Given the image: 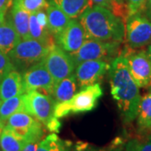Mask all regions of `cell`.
Returning a JSON list of instances; mask_svg holds the SVG:
<instances>
[{
	"label": "cell",
	"mask_w": 151,
	"mask_h": 151,
	"mask_svg": "<svg viewBox=\"0 0 151 151\" xmlns=\"http://www.w3.org/2000/svg\"><path fill=\"white\" fill-rule=\"evenodd\" d=\"M111 94L116 101L124 124L132 123L137 117L141 96L139 86L130 74L123 55L112 60L109 69Z\"/></svg>",
	"instance_id": "6da1fadb"
},
{
	"label": "cell",
	"mask_w": 151,
	"mask_h": 151,
	"mask_svg": "<svg viewBox=\"0 0 151 151\" xmlns=\"http://www.w3.org/2000/svg\"><path fill=\"white\" fill-rule=\"evenodd\" d=\"M86 38L103 41L121 42L125 35L124 20L105 7H87L79 16Z\"/></svg>",
	"instance_id": "7a4b0ae2"
},
{
	"label": "cell",
	"mask_w": 151,
	"mask_h": 151,
	"mask_svg": "<svg viewBox=\"0 0 151 151\" xmlns=\"http://www.w3.org/2000/svg\"><path fill=\"white\" fill-rule=\"evenodd\" d=\"M55 45V44H54ZM53 45L42 43L34 39L21 40L9 53L14 66L29 68L34 64L42 60Z\"/></svg>",
	"instance_id": "3957f363"
},
{
	"label": "cell",
	"mask_w": 151,
	"mask_h": 151,
	"mask_svg": "<svg viewBox=\"0 0 151 151\" xmlns=\"http://www.w3.org/2000/svg\"><path fill=\"white\" fill-rule=\"evenodd\" d=\"M120 43L86 38L80 48L69 54L76 65L82 61L92 60H103L107 61L117 54Z\"/></svg>",
	"instance_id": "277c9868"
},
{
	"label": "cell",
	"mask_w": 151,
	"mask_h": 151,
	"mask_svg": "<svg viewBox=\"0 0 151 151\" xmlns=\"http://www.w3.org/2000/svg\"><path fill=\"white\" fill-rule=\"evenodd\" d=\"M4 127L27 144L38 143L44 135L41 123L25 112H19L11 115L7 119Z\"/></svg>",
	"instance_id": "5b68a950"
},
{
	"label": "cell",
	"mask_w": 151,
	"mask_h": 151,
	"mask_svg": "<svg viewBox=\"0 0 151 151\" xmlns=\"http://www.w3.org/2000/svg\"><path fill=\"white\" fill-rule=\"evenodd\" d=\"M43 62L54 81V86L71 75L76 65L70 54L55 44L44 58Z\"/></svg>",
	"instance_id": "8992f818"
},
{
	"label": "cell",
	"mask_w": 151,
	"mask_h": 151,
	"mask_svg": "<svg viewBox=\"0 0 151 151\" xmlns=\"http://www.w3.org/2000/svg\"><path fill=\"white\" fill-rule=\"evenodd\" d=\"M125 34L130 49L141 48L151 42V21L138 12L128 17Z\"/></svg>",
	"instance_id": "52a82bcc"
},
{
	"label": "cell",
	"mask_w": 151,
	"mask_h": 151,
	"mask_svg": "<svg viewBox=\"0 0 151 151\" xmlns=\"http://www.w3.org/2000/svg\"><path fill=\"white\" fill-rule=\"evenodd\" d=\"M22 76L25 92L33 90L43 91L45 94L52 97L54 81L43 60L29 66Z\"/></svg>",
	"instance_id": "ba28073f"
},
{
	"label": "cell",
	"mask_w": 151,
	"mask_h": 151,
	"mask_svg": "<svg viewBox=\"0 0 151 151\" xmlns=\"http://www.w3.org/2000/svg\"><path fill=\"white\" fill-rule=\"evenodd\" d=\"M24 96L26 113L46 125L54 117L55 103L53 97L36 90L25 92Z\"/></svg>",
	"instance_id": "9c48e42d"
},
{
	"label": "cell",
	"mask_w": 151,
	"mask_h": 151,
	"mask_svg": "<svg viewBox=\"0 0 151 151\" xmlns=\"http://www.w3.org/2000/svg\"><path fill=\"white\" fill-rule=\"evenodd\" d=\"M122 55L127 60L129 70L133 79L139 87L151 85V60L146 51H126Z\"/></svg>",
	"instance_id": "30bf717a"
},
{
	"label": "cell",
	"mask_w": 151,
	"mask_h": 151,
	"mask_svg": "<svg viewBox=\"0 0 151 151\" xmlns=\"http://www.w3.org/2000/svg\"><path fill=\"white\" fill-rule=\"evenodd\" d=\"M110 69V64L103 60H86L76 65L75 75L80 89L99 83Z\"/></svg>",
	"instance_id": "8fae6325"
},
{
	"label": "cell",
	"mask_w": 151,
	"mask_h": 151,
	"mask_svg": "<svg viewBox=\"0 0 151 151\" xmlns=\"http://www.w3.org/2000/svg\"><path fill=\"white\" fill-rule=\"evenodd\" d=\"M103 92L100 83H96L81 89L69 101H66L70 113H86L97 107L99 98Z\"/></svg>",
	"instance_id": "7c38bea8"
},
{
	"label": "cell",
	"mask_w": 151,
	"mask_h": 151,
	"mask_svg": "<svg viewBox=\"0 0 151 151\" xmlns=\"http://www.w3.org/2000/svg\"><path fill=\"white\" fill-rule=\"evenodd\" d=\"M55 41L65 51L70 53L77 50L86 40V35L81 22L71 19L67 26L54 35Z\"/></svg>",
	"instance_id": "4fadbf2b"
},
{
	"label": "cell",
	"mask_w": 151,
	"mask_h": 151,
	"mask_svg": "<svg viewBox=\"0 0 151 151\" xmlns=\"http://www.w3.org/2000/svg\"><path fill=\"white\" fill-rule=\"evenodd\" d=\"M23 76L15 69L10 70L0 82V100L4 101L10 97L24 93Z\"/></svg>",
	"instance_id": "5bb4252c"
},
{
	"label": "cell",
	"mask_w": 151,
	"mask_h": 151,
	"mask_svg": "<svg viewBox=\"0 0 151 151\" xmlns=\"http://www.w3.org/2000/svg\"><path fill=\"white\" fill-rule=\"evenodd\" d=\"M10 12L11 22L19 33L22 40L29 39V14L24 8L22 0H13Z\"/></svg>",
	"instance_id": "9a60e30c"
},
{
	"label": "cell",
	"mask_w": 151,
	"mask_h": 151,
	"mask_svg": "<svg viewBox=\"0 0 151 151\" xmlns=\"http://www.w3.org/2000/svg\"><path fill=\"white\" fill-rule=\"evenodd\" d=\"M78 82L74 73L64 78L54 86L52 97L55 103H62L69 101L76 93Z\"/></svg>",
	"instance_id": "2e32d148"
},
{
	"label": "cell",
	"mask_w": 151,
	"mask_h": 151,
	"mask_svg": "<svg viewBox=\"0 0 151 151\" xmlns=\"http://www.w3.org/2000/svg\"><path fill=\"white\" fill-rule=\"evenodd\" d=\"M20 40L21 37L8 18L0 26V51L9 55Z\"/></svg>",
	"instance_id": "e0dca14e"
},
{
	"label": "cell",
	"mask_w": 151,
	"mask_h": 151,
	"mask_svg": "<svg viewBox=\"0 0 151 151\" xmlns=\"http://www.w3.org/2000/svg\"><path fill=\"white\" fill-rule=\"evenodd\" d=\"M45 11L48 19L49 29L54 35L62 31L71 19L64 11L50 3Z\"/></svg>",
	"instance_id": "ac0fdd59"
},
{
	"label": "cell",
	"mask_w": 151,
	"mask_h": 151,
	"mask_svg": "<svg viewBox=\"0 0 151 151\" xmlns=\"http://www.w3.org/2000/svg\"><path fill=\"white\" fill-rule=\"evenodd\" d=\"M137 124L141 132L151 131V87L150 92L141 97L138 114H137Z\"/></svg>",
	"instance_id": "d6986e66"
},
{
	"label": "cell",
	"mask_w": 151,
	"mask_h": 151,
	"mask_svg": "<svg viewBox=\"0 0 151 151\" xmlns=\"http://www.w3.org/2000/svg\"><path fill=\"white\" fill-rule=\"evenodd\" d=\"M24 93L15 96V97H10L4 101H0V117L3 120H4L6 122L7 119H9L11 115H13L15 113H19V112L26 113Z\"/></svg>",
	"instance_id": "ffe728a7"
},
{
	"label": "cell",
	"mask_w": 151,
	"mask_h": 151,
	"mask_svg": "<svg viewBox=\"0 0 151 151\" xmlns=\"http://www.w3.org/2000/svg\"><path fill=\"white\" fill-rule=\"evenodd\" d=\"M57 6L71 19L79 17L88 7V0H47Z\"/></svg>",
	"instance_id": "44dd1931"
},
{
	"label": "cell",
	"mask_w": 151,
	"mask_h": 151,
	"mask_svg": "<svg viewBox=\"0 0 151 151\" xmlns=\"http://www.w3.org/2000/svg\"><path fill=\"white\" fill-rule=\"evenodd\" d=\"M29 38L39 40L42 43L48 45H54L52 38L50 36L51 32L50 31L48 27H45L41 25L36 19L35 13L29 14Z\"/></svg>",
	"instance_id": "7402d4cb"
},
{
	"label": "cell",
	"mask_w": 151,
	"mask_h": 151,
	"mask_svg": "<svg viewBox=\"0 0 151 151\" xmlns=\"http://www.w3.org/2000/svg\"><path fill=\"white\" fill-rule=\"evenodd\" d=\"M26 144L24 139L19 138L5 127L3 129L0 136V147L2 151H22Z\"/></svg>",
	"instance_id": "603a6c76"
},
{
	"label": "cell",
	"mask_w": 151,
	"mask_h": 151,
	"mask_svg": "<svg viewBox=\"0 0 151 151\" xmlns=\"http://www.w3.org/2000/svg\"><path fill=\"white\" fill-rule=\"evenodd\" d=\"M36 151H69L65 141L60 139L57 134H49L38 144Z\"/></svg>",
	"instance_id": "cb8c5ba5"
},
{
	"label": "cell",
	"mask_w": 151,
	"mask_h": 151,
	"mask_svg": "<svg viewBox=\"0 0 151 151\" xmlns=\"http://www.w3.org/2000/svg\"><path fill=\"white\" fill-rule=\"evenodd\" d=\"M24 8L29 14L36 13L38 11L46 9L49 3L47 0H22Z\"/></svg>",
	"instance_id": "d4e9b609"
},
{
	"label": "cell",
	"mask_w": 151,
	"mask_h": 151,
	"mask_svg": "<svg viewBox=\"0 0 151 151\" xmlns=\"http://www.w3.org/2000/svg\"><path fill=\"white\" fill-rule=\"evenodd\" d=\"M15 69L9 55L0 51V82L10 70Z\"/></svg>",
	"instance_id": "484cf974"
},
{
	"label": "cell",
	"mask_w": 151,
	"mask_h": 151,
	"mask_svg": "<svg viewBox=\"0 0 151 151\" xmlns=\"http://www.w3.org/2000/svg\"><path fill=\"white\" fill-rule=\"evenodd\" d=\"M129 9V16L136 14L138 12H142L147 5L148 0H126Z\"/></svg>",
	"instance_id": "4316f807"
},
{
	"label": "cell",
	"mask_w": 151,
	"mask_h": 151,
	"mask_svg": "<svg viewBox=\"0 0 151 151\" xmlns=\"http://www.w3.org/2000/svg\"><path fill=\"white\" fill-rule=\"evenodd\" d=\"M45 126L50 132H59L60 129L61 127V124L60 122L59 119L55 118L54 116L52 119L49 121V123Z\"/></svg>",
	"instance_id": "83f0119b"
},
{
	"label": "cell",
	"mask_w": 151,
	"mask_h": 151,
	"mask_svg": "<svg viewBox=\"0 0 151 151\" xmlns=\"http://www.w3.org/2000/svg\"><path fill=\"white\" fill-rule=\"evenodd\" d=\"M114 0H88V7L92 5H99L105 7L111 10Z\"/></svg>",
	"instance_id": "f1b7e54d"
},
{
	"label": "cell",
	"mask_w": 151,
	"mask_h": 151,
	"mask_svg": "<svg viewBox=\"0 0 151 151\" xmlns=\"http://www.w3.org/2000/svg\"><path fill=\"white\" fill-rule=\"evenodd\" d=\"M124 151H139V141L131 139L125 145Z\"/></svg>",
	"instance_id": "f546056e"
},
{
	"label": "cell",
	"mask_w": 151,
	"mask_h": 151,
	"mask_svg": "<svg viewBox=\"0 0 151 151\" xmlns=\"http://www.w3.org/2000/svg\"><path fill=\"white\" fill-rule=\"evenodd\" d=\"M73 151H100L97 149L91 147L84 143H79L76 145V149Z\"/></svg>",
	"instance_id": "4dcf8cb0"
},
{
	"label": "cell",
	"mask_w": 151,
	"mask_h": 151,
	"mask_svg": "<svg viewBox=\"0 0 151 151\" xmlns=\"http://www.w3.org/2000/svg\"><path fill=\"white\" fill-rule=\"evenodd\" d=\"M13 4V0H0V12L7 13Z\"/></svg>",
	"instance_id": "1f68e13d"
},
{
	"label": "cell",
	"mask_w": 151,
	"mask_h": 151,
	"mask_svg": "<svg viewBox=\"0 0 151 151\" xmlns=\"http://www.w3.org/2000/svg\"><path fill=\"white\" fill-rule=\"evenodd\" d=\"M139 151H151V140L140 143L139 142Z\"/></svg>",
	"instance_id": "d6a6232c"
},
{
	"label": "cell",
	"mask_w": 151,
	"mask_h": 151,
	"mask_svg": "<svg viewBox=\"0 0 151 151\" xmlns=\"http://www.w3.org/2000/svg\"><path fill=\"white\" fill-rule=\"evenodd\" d=\"M38 143H28L22 151H36Z\"/></svg>",
	"instance_id": "836d02e7"
},
{
	"label": "cell",
	"mask_w": 151,
	"mask_h": 151,
	"mask_svg": "<svg viewBox=\"0 0 151 151\" xmlns=\"http://www.w3.org/2000/svg\"><path fill=\"white\" fill-rule=\"evenodd\" d=\"M106 151H123V147H122V143H118L116 145H114L112 147H110V149H108Z\"/></svg>",
	"instance_id": "e575fe53"
},
{
	"label": "cell",
	"mask_w": 151,
	"mask_h": 151,
	"mask_svg": "<svg viewBox=\"0 0 151 151\" xmlns=\"http://www.w3.org/2000/svg\"><path fill=\"white\" fill-rule=\"evenodd\" d=\"M5 13L0 12V26L4 24V22L5 21Z\"/></svg>",
	"instance_id": "d590c367"
},
{
	"label": "cell",
	"mask_w": 151,
	"mask_h": 151,
	"mask_svg": "<svg viewBox=\"0 0 151 151\" xmlns=\"http://www.w3.org/2000/svg\"><path fill=\"white\" fill-rule=\"evenodd\" d=\"M146 17L151 21V7L150 8H146Z\"/></svg>",
	"instance_id": "8d00e7d4"
},
{
	"label": "cell",
	"mask_w": 151,
	"mask_h": 151,
	"mask_svg": "<svg viewBox=\"0 0 151 151\" xmlns=\"http://www.w3.org/2000/svg\"><path fill=\"white\" fill-rule=\"evenodd\" d=\"M146 53H147L148 56H149V58H150L151 60V42L150 43V45H149V46H148V49H147Z\"/></svg>",
	"instance_id": "74e56055"
},
{
	"label": "cell",
	"mask_w": 151,
	"mask_h": 151,
	"mask_svg": "<svg viewBox=\"0 0 151 151\" xmlns=\"http://www.w3.org/2000/svg\"><path fill=\"white\" fill-rule=\"evenodd\" d=\"M0 101H1V100H0ZM4 126H5V121L3 120L2 118L0 117V129H4Z\"/></svg>",
	"instance_id": "f35d334b"
},
{
	"label": "cell",
	"mask_w": 151,
	"mask_h": 151,
	"mask_svg": "<svg viewBox=\"0 0 151 151\" xmlns=\"http://www.w3.org/2000/svg\"><path fill=\"white\" fill-rule=\"evenodd\" d=\"M151 7V0H148L147 2V5H146V8H150Z\"/></svg>",
	"instance_id": "ab89813d"
},
{
	"label": "cell",
	"mask_w": 151,
	"mask_h": 151,
	"mask_svg": "<svg viewBox=\"0 0 151 151\" xmlns=\"http://www.w3.org/2000/svg\"><path fill=\"white\" fill-rule=\"evenodd\" d=\"M2 131H3V129H0V136H1V133H2Z\"/></svg>",
	"instance_id": "60d3db41"
},
{
	"label": "cell",
	"mask_w": 151,
	"mask_h": 151,
	"mask_svg": "<svg viewBox=\"0 0 151 151\" xmlns=\"http://www.w3.org/2000/svg\"><path fill=\"white\" fill-rule=\"evenodd\" d=\"M118 1H122V2H126V0H118Z\"/></svg>",
	"instance_id": "b9f144b4"
}]
</instances>
